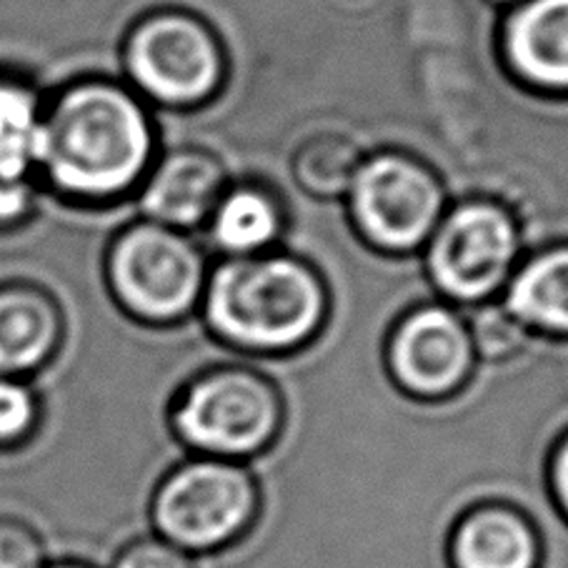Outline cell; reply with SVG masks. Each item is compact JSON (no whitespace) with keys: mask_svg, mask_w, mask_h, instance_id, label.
Here are the masks:
<instances>
[{"mask_svg":"<svg viewBox=\"0 0 568 568\" xmlns=\"http://www.w3.org/2000/svg\"><path fill=\"white\" fill-rule=\"evenodd\" d=\"M36 209L33 181L0 179V231H13L23 225Z\"/></svg>","mask_w":568,"mask_h":568,"instance_id":"obj_21","label":"cell"},{"mask_svg":"<svg viewBox=\"0 0 568 568\" xmlns=\"http://www.w3.org/2000/svg\"><path fill=\"white\" fill-rule=\"evenodd\" d=\"M516 73L541 88L568 91V0H528L506 28Z\"/></svg>","mask_w":568,"mask_h":568,"instance_id":"obj_12","label":"cell"},{"mask_svg":"<svg viewBox=\"0 0 568 568\" xmlns=\"http://www.w3.org/2000/svg\"><path fill=\"white\" fill-rule=\"evenodd\" d=\"M153 133L141 103L121 85H68L43 111L36 173L73 201L129 191L151 161Z\"/></svg>","mask_w":568,"mask_h":568,"instance_id":"obj_1","label":"cell"},{"mask_svg":"<svg viewBox=\"0 0 568 568\" xmlns=\"http://www.w3.org/2000/svg\"><path fill=\"white\" fill-rule=\"evenodd\" d=\"M125 65L143 93L163 103H195L221 81L213 36L189 16H155L129 38Z\"/></svg>","mask_w":568,"mask_h":568,"instance_id":"obj_7","label":"cell"},{"mask_svg":"<svg viewBox=\"0 0 568 568\" xmlns=\"http://www.w3.org/2000/svg\"><path fill=\"white\" fill-rule=\"evenodd\" d=\"M41 420V400L23 378L0 376V450L16 448L33 436Z\"/></svg>","mask_w":568,"mask_h":568,"instance_id":"obj_18","label":"cell"},{"mask_svg":"<svg viewBox=\"0 0 568 568\" xmlns=\"http://www.w3.org/2000/svg\"><path fill=\"white\" fill-rule=\"evenodd\" d=\"M63 341V316L53 296L31 283L0 286V376L41 371Z\"/></svg>","mask_w":568,"mask_h":568,"instance_id":"obj_10","label":"cell"},{"mask_svg":"<svg viewBox=\"0 0 568 568\" xmlns=\"http://www.w3.org/2000/svg\"><path fill=\"white\" fill-rule=\"evenodd\" d=\"M43 568H91V566H85V564H75V561H58V564H51V566H43Z\"/></svg>","mask_w":568,"mask_h":568,"instance_id":"obj_23","label":"cell"},{"mask_svg":"<svg viewBox=\"0 0 568 568\" xmlns=\"http://www.w3.org/2000/svg\"><path fill=\"white\" fill-rule=\"evenodd\" d=\"M508 311L521 323L568 333V248L544 253L514 278Z\"/></svg>","mask_w":568,"mask_h":568,"instance_id":"obj_15","label":"cell"},{"mask_svg":"<svg viewBox=\"0 0 568 568\" xmlns=\"http://www.w3.org/2000/svg\"><path fill=\"white\" fill-rule=\"evenodd\" d=\"M45 546L31 524L0 518V568H43Z\"/></svg>","mask_w":568,"mask_h":568,"instance_id":"obj_19","label":"cell"},{"mask_svg":"<svg viewBox=\"0 0 568 568\" xmlns=\"http://www.w3.org/2000/svg\"><path fill=\"white\" fill-rule=\"evenodd\" d=\"M434 175L404 155H378L358 165L351 205L366 236L388 251H408L434 233L440 215Z\"/></svg>","mask_w":568,"mask_h":568,"instance_id":"obj_6","label":"cell"},{"mask_svg":"<svg viewBox=\"0 0 568 568\" xmlns=\"http://www.w3.org/2000/svg\"><path fill=\"white\" fill-rule=\"evenodd\" d=\"M45 103L23 75L0 71V179L28 181L36 175Z\"/></svg>","mask_w":568,"mask_h":568,"instance_id":"obj_14","label":"cell"},{"mask_svg":"<svg viewBox=\"0 0 568 568\" xmlns=\"http://www.w3.org/2000/svg\"><path fill=\"white\" fill-rule=\"evenodd\" d=\"M476 341L462 318L430 306L410 313L390 338L388 366L408 396L436 400L456 394L471 376Z\"/></svg>","mask_w":568,"mask_h":568,"instance_id":"obj_9","label":"cell"},{"mask_svg":"<svg viewBox=\"0 0 568 568\" xmlns=\"http://www.w3.org/2000/svg\"><path fill=\"white\" fill-rule=\"evenodd\" d=\"M358 169L356 153L348 143L336 139L313 141L298 153L296 173L298 181L306 185L311 193L331 195L341 193L354 181Z\"/></svg>","mask_w":568,"mask_h":568,"instance_id":"obj_17","label":"cell"},{"mask_svg":"<svg viewBox=\"0 0 568 568\" xmlns=\"http://www.w3.org/2000/svg\"><path fill=\"white\" fill-rule=\"evenodd\" d=\"M258 508V484L246 464L195 456L155 488L151 521L163 541L185 554H205L246 534Z\"/></svg>","mask_w":568,"mask_h":568,"instance_id":"obj_3","label":"cell"},{"mask_svg":"<svg viewBox=\"0 0 568 568\" xmlns=\"http://www.w3.org/2000/svg\"><path fill=\"white\" fill-rule=\"evenodd\" d=\"M518 253L514 221L491 203H468L450 213L430 243L428 268L438 288L458 301L491 296Z\"/></svg>","mask_w":568,"mask_h":568,"instance_id":"obj_8","label":"cell"},{"mask_svg":"<svg viewBox=\"0 0 568 568\" xmlns=\"http://www.w3.org/2000/svg\"><path fill=\"white\" fill-rule=\"evenodd\" d=\"M113 568H193V561L191 554L153 536L123 548L113 561Z\"/></svg>","mask_w":568,"mask_h":568,"instance_id":"obj_20","label":"cell"},{"mask_svg":"<svg viewBox=\"0 0 568 568\" xmlns=\"http://www.w3.org/2000/svg\"><path fill=\"white\" fill-rule=\"evenodd\" d=\"M171 426L199 456L246 462L278 438L283 400L276 386L253 371H211L175 400Z\"/></svg>","mask_w":568,"mask_h":568,"instance_id":"obj_4","label":"cell"},{"mask_svg":"<svg viewBox=\"0 0 568 568\" xmlns=\"http://www.w3.org/2000/svg\"><path fill=\"white\" fill-rule=\"evenodd\" d=\"M448 551L454 568H536L538 536L516 508L484 504L458 518Z\"/></svg>","mask_w":568,"mask_h":568,"instance_id":"obj_11","label":"cell"},{"mask_svg":"<svg viewBox=\"0 0 568 568\" xmlns=\"http://www.w3.org/2000/svg\"><path fill=\"white\" fill-rule=\"evenodd\" d=\"M554 491L558 496V501L568 511V440H564L561 448L554 458Z\"/></svg>","mask_w":568,"mask_h":568,"instance_id":"obj_22","label":"cell"},{"mask_svg":"<svg viewBox=\"0 0 568 568\" xmlns=\"http://www.w3.org/2000/svg\"><path fill=\"white\" fill-rule=\"evenodd\" d=\"M278 211L268 195L258 191H236L225 195L213 209L215 241L225 251L248 256L276 239Z\"/></svg>","mask_w":568,"mask_h":568,"instance_id":"obj_16","label":"cell"},{"mask_svg":"<svg viewBox=\"0 0 568 568\" xmlns=\"http://www.w3.org/2000/svg\"><path fill=\"white\" fill-rule=\"evenodd\" d=\"M223 173L211 155H169L143 191V209L161 225L189 229L201 223L219 203Z\"/></svg>","mask_w":568,"mask_h":568,"instance_id":"obj_13","label":"cell"},{"mask_svg":"<svg viewBox=\"0 0 568 568\" xmlns=\"http://www.w3.org/2000/svg\"><path fill=\"white\" fill-rule=\"evenodd\" d=\"M113 296L135 318L175 321L203 291V263L189 241L161 223H141L121 233L108 253Z\"/></svg>","mask_w":568,"mask_h":568,"instance_id":"obj_5","label":"cell"},{"mask_svg":"<svg viewBox=\"0 0 568 568\" xmlns=\"http://www.w3.org/2000/svg\"><path fill=\"white\" fill-rule=\"evenodd\" d=\"M323 311L326 296L318 278L291 258L223 263L205 291V318L215 336L248 351L306 344Z\"/></svg>","mask_w":568,"mask_h":568,"instance_id":"obj_2","label":"cell"}]
</instances>
